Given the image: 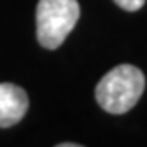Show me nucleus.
<instances>
[{"mask_svg": "<svg viewBox=\"0 0 147 147\" xmlns=\"http://www.w3.org/2000/svg\"><path fill=\"white\" fill-rule=\"evenodd\" d=\"M28 110L27 92L14 83H0V128L18 124Z\"/></svg>", "mask_w": 147, "mask_h": 147, "instance_id": "7ed1b4c3", "label": "nucleus"}, {"mask_svg": "<svg viewBox=\"0 0 147 147\" xmlns=\"http://www.w3.org/2000/svg\"><path fill=\"white\" fill-rule=\"evenodd\" d=\"M145 89L144 73L131 64H122L110 69L96 85V101L105 112H129Z\"/></svg>", "mask_w": 147, "mask_h": 147, "instance_id": "f257e3e1", "label": "nucleus"}, {"mask_svg": "<svg viewBox=\"0 0 147 147\" xmlns=\"http://www.w3.org/2000/svg\"><path fill=\"white\" fill-rule=\"evenodd\" d=\"M78 18V0H39L36 11L39 45L46 50L59 48L75 28Z\"/></svg>", "mask_w": 147, "mask_h": 147, "instance_id": "f03ea898", "label": "nucleus"}, {"mask_svg": "<svg viewBox=\"0 0 147 147\" xmlns=\"http://www.w3.org/2000/svg\"><path fill=\"white\" fill-rule=\"evenodd\" d=\"M113 2L119 7H122L124 11L133 13V11H138V9L145 4V0H113Z\"/></svg>", "mask_w": 147, "mask_h": 147, "instance_id": "20e7f679", "label": "nucleus"}]
</instances>
